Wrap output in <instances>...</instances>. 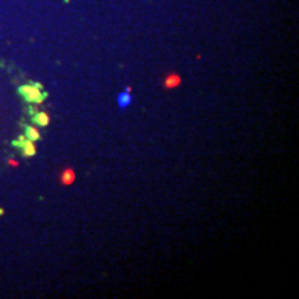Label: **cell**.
<instances>
[{"label": "cell", "mask_w": 299, "mask_h": 299, "mask_svg": "<svg viewBox=\"0 0 299 299\" xmlns=\"http://www.w3.org/2000/svg\"><path fill=\"white\" fill-rule=\"evenodd\" d=\"M40 88H42L40 85H25L19 88V93L29 103H42L47 97V94L42 93Z\"/></svg>", "instance_id": "cell-1"}, {"label": "cell", "mask_w": 299, "mask_h": 299, "mask_svg": "<svg viewBox=\"0 0 299 299\" xmlns=\"http://www.w3.org/2000/svg\"><path fill=\"white\" fill-rule=\"evenodd\" d=\"M14 144L22 147L25 157H32V155L36 154V148H35V145L32 143V140H29L27 137H21V140H19V141H16Z\"/></svg>", "instance_id": "cell-2"}, {"label": "cell", "mask_w": 299, "mask_h": 299, "mask_svg": "<svg viewBox=\"0 0 299 299\" xmlns=\"http://www.w3.org/2000/svg\"><path fill=\"white\" fill-rule=\"evenodd\" d=\"M180 83H181L180 76H179L176 72H171L163 78L162 86L165 89H175V88L180 86Z\"/></svg>", "instance_id": "cell-3"}, {"label": "cell", "mask_w": 299, "mask_h": 299, "mask_svg": "<svg viewBox=\"0 0 299 299\" xmlns=\"http://www.w3.org/2000/svg\"><path fill=\"white\" fill-rule=\"evenodd\" d=\"M60 180L65 186L72 184L73 181H75V172H73V169H65L63 175H61V177H60Z\"/></svg>", "instance_id": "cell-4"}, {"label": "cell", "mask_w": 299, "mask_h": 299, "mask_svg": "<svg viewBox=\"0 0 299 299\" xmlns=\"http://www.w3.org/2000/svg\"><path fill=\"white\" fill-rule=\"evenodd\" d=\"M34 121L36 122L39 126H47L49 122H50V118H49V115L46 112H39L36 117L34 118Z\"/></svg>", "instance_id": "cell-5"}, {"label": "cell", "mask_w": 299, "mask_h": 299, "mask_svg": "<svg viewBox=\"0 0 299 299\" xmlns=\"http://www.w3.org/2000/svg\"><path fill=\"white\" fill-rule=\"evenodd\" d=\"M130 103H132V96H130L127 91L126 93H122V94H119L118 96V104L122 107V108L127 107Z\"/></svg>", "instance_id": "cell-6"}, {"label": "cell", "mask_w": 299, "mask_h": 299, "mask_svg": "<svg viewBox=\"0 0 299 299\" xmlns=\"http://www.w3.org/2000/svg\"><path fill=\"white\" fill-rule=\"evenodd\" d=\"M27 139L32 140V141H35V140H39V139H40V133L37 132L36 127L34 126L27 127Z\"/></svg>", "instance_id": "cell-7"}]
</instances>
